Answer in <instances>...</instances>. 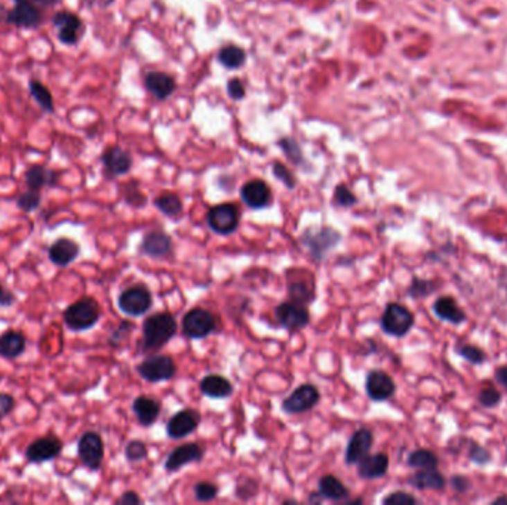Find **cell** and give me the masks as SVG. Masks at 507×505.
<instances>
[{"label":"cell","instance_id":"1","mask_svg":"<svg viewBox=\"0 0 507 505\" xmlns=\"http://www.w3.org/2000/svg\"><path fill=\"white\" fill-rule=\"evenodd\" d=\"M177 333V320L171 313H156L143 323V351H157Z\"/></svg>","mask_w":507,"mask_h":505},{"label":"cell","instance_id":"2","mask_svg":"<svg viewBox=\"0 0 507 505\" xmlns=\"http://www.w3.org/2000/svg\"><path fill=\"white\" fill-rule=\"evenodd\" d=\"M12 9L6 10L5 21L18 28H39L45 19V9L55 6L60 0H14Z\"/></svg>","mask_w":507,"mask_h":505},{"label":"cell","instance_id":"3","mask_svg":"<svg viewBox=\"0 0 507 505\" xmlns=\"http://www.w3.org/2000/svg\"><path fill=\"white\" fill-rule=\"evenodd\" d=\"M100 305L94 298H82L64 311V322L70 331L80 332L94 328L100 320Z\"/></svg>","mask_w":507,"mask_h":505},{"label":"cell","instance_id":"4","mask_svg":"<svg viewBox=\"0 0 507 505\" xmlns=\"http://www.w3.org/2000/svg\"><path fill=\"white\" fill-rule=\"evenodd\" d=\"M341 240V235L331 227H310L303 233L301 244L309 249L313 259L321 261Z\"/></svg>","mask_w":507,"mask_h":505},{"label":"cell","instance_id":"5","mask_svg":"<svg viewBox=\"0 0 507 505\" xmlns=\"http://www.w3.org/2000/svg\"><path fill=\"white\" fill-rule=\"evenodd\" d=\"M382 329L392 336H404L407 335L414 324V315L405 305L398 302H390L382 315Z\"/></svg>","mask_w":507,"mask_h":505},{"label":"cell","instance_id":"6","mask_svg":"<svg viewBox=\"0 0 507 505\" xmlns=\"http://www.w3.org/2000/svg\"><path fill=\"white\" fill-rule=\"evenodd\" d=\"M217 328L215 315L205 309H192L183 318V333L190 340H202Z\"/></svg>","mask_w":507,"mask_h":505},{"label":"cell","instance_id":"7","mask_svg":"<svg viewBox=\"0 0 507 505\" xmlns=\"http://www.w3.org/2000/svg\"><path fill=\"white\" fill-rule=\"evenodd\" d=\"M52 24L57 28V39L62 45L75 46L84 35L83 21L69 10H60V12L54 14Z\"/></svg>","mask_w":507,"mask_h":505},{"label":"cell","instance_id":"8","mask_svg":"<svg viewBox=\"0 0 507 505\" xmlns=\"http://www.w3.org/2000/svg\"><path fill=\"white\" fill-rule=\"evenodd\" d=\"M136 371H139V374L145 381L162 383L175 376L177 365L171 356L159 354L147 357V359H144L139 366H136Z\"/></svg>","mask_w":507,"mask_h":505},{"label":"cell","instance_id":"9","mask_svg":"<svg viewBox=\"0 0 507 505\" xmlns=\"http://www.w3.org/2000/svg\"><path fill=\"white\" fill-rule=\"evenodd\" d=\"M274 318H276L282 328L291 332L301 331L310 323V313L308 305L291 300L278 305L276 310H274Z\"/></svg>","mask_w":507,"mask_h":505},{"label":"cell","instance_id":"10","mask_svg":"<svg viewBox=\"0 0 507 505\" xmlns=\"http://www.w3.org/2000/svg\"><path fill=\"white\" fill-rule=\"evenodd\" d=\"M239 209L233 203H221L209 209L208 226L217 235L227 236L235 233L239 227Z\"/></svg>","mask_w":507,"mask_h":505},{"label":"cell","instance_id":"11","mask_svg":"<svg viewBox=\"0 0 507 505\" xmlns=\"http://www.w3.org/2000/svg\"><path fill=\"white\" fill-rule=\"evenodd\" d=\"M119 309L128 315H139L145 314L152 309L153 298L150 291L143 285H135L128 289H125L118 298Z\"/></svg>","mask_w":507,"mask_h":505},{"label":"cell","instance_id":"12","mask_svg":"<svg viewBox=\"0 0 507 505\" xmlns=\"http://www.w3.org/2000/svg\"><path fill=\"white\" fill-rule=\"evenodd\" d=\"M78 457L82 464L95 471L98 470L104 459L103 439L95 431H87L78 441Z\"/></svg>","mask_w":507,"mask_h":505},{"label":"cell","instance_id":"13","mask_svg":"<svg viewBox=\"0 0 507 505\" xmlns=\"http://www.w3.org/2000/svg\"><path fill=\"white\" fill-rule=\"evenodd\" d=\"M321 393L318 387L313 384H303L285 398L282 402V409L287 414H303L308 412L312 407L318 405Z\"/></svg>","mask_w":507,"mask_h":505},{"label":"cell","instance_id":"14","mask_svg":"<svg viewBox=\"0 0 507 505\" xmlns=\"http://www.w3.org/2000/svg\"><path fill=\"white\" fill-rule=\"evenodd\" d=\"M62 446H64L62 441L55 436L40 437L28 445L26 449V458L35 464H42V462L57 458L62 452Z\"/></svg>","mask_w":507,"mask_h":505},{"label":"cell","instance_id":"15","mask_svg":"<svg viewBox=\"0 0 507 505\" xmlns=\"http://www.w3.org/2000/svg\"><path fill=\"white\" fill-rule=\"evenodd\" d=\"M199 424L200 414L196 409H183L168 421L166 434L169 439H183L192 434Z\"/></svg>","mask_w":507,"mask_h":505},{"label":"cell","instance_id":"16","mask_svg":"<svg viewBox=\"0 0 507 505\" xmlns=\"http://www.w3.org/2000/svg\"><path fill=\"white\" fill-rule=\"evenodd\" d=\"M365 388L368 397L374 402H384L396 392L395 381L384 371H371L366 375Z\"/></svg>","mask_w":507,"mask_h":505},{"label":"cell","instance_id":"17","mask_svg":"<svg viewBox=\"0 0 507 505\" xmlns=\"http://www.w3.org/2000/svg\"><path fill=\"white\" fill-rule=\"evenodd\" d=\"M374 443V434L371 430L368 428H359L355 431V434L350 437L346 448V464L352 466L357 464L364 457H366L371 450Z\"/></svg>","mask_w":507,"mask_h":505},{"label":"cell","instance_id":"18","mask_svg":"<svg viewBox=\"0 0 507 505\" xmlns=\"http://www.w3.org/2000/svg\"><path fill=\"white\" fill-rule=\"evenodd\" d=\"M202 458H204V449L197 443H184L175 448L171 454L168 455L165 462V470L168 472H175L187 464L202 461Z\"/></svg>","mask_w":507,"mask_h":505},{"label":"cell","instance_id":"19","mask_svg":"<svg viewBox=\"0 0 507 505\" xmlns=\"http://www.w3.org/2000/svg\"><path fill=\"white\" fill-rule=\"evenodd\" d=\"M240 197L251 209H263L272 202V190L269 184L261 180H254L242 187Z\"/></svg>","mask_w":507,"mask_h":505},{"label":"cell","instance_id":"20","mask_svg":"<svg viewBox=\"0 0 507 505\" xmlns=\"http://www.w3.org/2000/svg\"><path fill=\"white\" fill-rule=\"evenodd\" d=\"M104 169L110 176H121L128 174L132 167V157L128 152L119 147H109L101 156Z\"/></svg>","mask_w":507,"mask_h":505},{"label":"cell","instance_id":"21","mask_svg":"<svg viewBox=\"0 0 507 505\" xmlns=\"http://www.w3.org/2000/svg\"><path fill=\"white\" fill-rule=\"evenodd\" d=\"M140 250L150 258H166L172 252V239L162 231H152L143 237Z\"/></svg>","mask_w":507,"mask_h":505},{"label":"cell","instance_id":"22","mask_svg":"<svg viewBox=\"0 0 507 505\" xmlns=\"http://www.w3.org/2000/svg\"><path fill=\"white\" fill-rule=\"evenodd\" d=\"M80 248L75 240L61 237L57 239L49 248V259L58 267H67L79 257Z\"/></svg>","mask_w":507,"mask_h":505},{"label":"cell","instance_id":"23","mask_svg":"<svg viewBox=\"0 0 507 505\" xmlns=\"http://www.w3.org/2000/svg\"><path fill=\"white\" fill-rule=\"evenodd\" d=\"M389 468V457L386 454L366 455L357 462V475L365 480L383 477Z\"/></svg>","mask_w":507,"mask_h":505},{"label":"cell","instance_id":"24","mask_svg":"<svg viewBox=\"0 0 507 505\" xmlns=\"http://www.w3.org/2000/svg\"><path fill=\"white\" fill-rule=\"evenodd\" d=\"M24 180L30 190L40 192L44 187H55L58 174L42 165H33L26 171Z\"/></svg>","mask_w":507,"mask_h":505},{"label":"cell","instance_id":"25","mask_svg":"<svg viewBox=\"0 0 507 505\" xmlns=\"http://www.w3.org/2000/svg\"><path fill=\"white\" fill-rule=\"evenodd\" d=\"M132 410L141 425L150 427L161 415V403L152 397L140 396L134 401Z\"/></svg>","mask_w":507,"mask_h":505},{"label":"cell","instance_id":"26","mask_svg":"<svg viewBox=\"0 0 507 505\" xmlns=\"http://www.w3.org/2000/svg\"><path fill=\"white\" fill-rule=\"evenodd\" d=\"M144 85L157 100H166L175 91L174 77L161 71H150L144 77Z\"/></svg>","mask_w":507,"mask_h":505},{"label":"cell","instance_id":"27","mask_svg":"<svg viewBox=\"0 0 507 505\" xmlns=\"http://www.w3.org/2000/svg\"><path fill=\"white\" fill-rule=\"evenodd\" d=\"M200 392L211 398H226L233 393V385L227 378L218 374H211L200 381Z\"/></svg>","mask_w":507,"mask_h":505},{"label":"cell","instance_id":"28","mask_svg":"<svg viewBox=\"0 0 507 505\" xmlns=\"http://www.w3.org/2000/svg\"><path fill=\"white\" fill-rule=\"evenodd\" d=\"M318 492L323 499L334 501V502L347 501V498L350 497V490H348V488L340 479L332 475H326V476L321 477Z\"/></svg>","mask_w":507,"mask_h":505},{"label":"cell","instance_id":"29","mask_svg":"<svg viewBox=\"0 0 507 505\" xmlns=\"http://www.w3.org/2000/svg\"><path fill=\"white\" fill-rule=\"evenodd\" d=\"M26 336L17 331H8L0 336V356L5 359H15L26 350Z\"/></svg>","mask_w":507,"mask_h":505},{"label":"cell","instance_id":"30","mask_svg":"<svg viewBox=\"0 0 507 505\" xmlns=\"http://www.w3.org/2000/svg\"><path fill=\"white\" fill-rule=\"evenodd\" d=\"M435 313L438 318L448 320L451 323H461L466 319L464 311L459 307L457 302L451 297H442L435 302Z\"/></svg>","mask_w":507,"mask_h":505},{"label":"cell","instance_id":"31","mask_svg":"<svg viewBox=\"0 0 507 505\" xmlns=\"http://www.w3.org/2000/svg\"><path fill=\"white\" fill-rule=\"evenodd\" d=\"M28 91L30 95L33 98L39 107L44 110L45 113H55V105H54V98H52L51 91L37 79H30L28 80Z\"/></svg>","mask_w":507,"mask_h":505},{"label":"cell","instance_id":"32","mask_svg":"<svg viewBox=\"0 0 507 505\" xmlns=\"http://www.w3.org/2000/svg\"><path fill=\"white\" fill-rule=\"evenodd\" d=\"M409 483L417 489H442L445 485V479L436 468L418 470V472L409 479Z\"/></svg>","mask_w":507,"mask_h":505},{"label":"cell","instance_id":"33","mask_svg":"<svg viewBox=\"0 0 507 505\" xmlns=\"http://www.w3.org/2000/svg\"><path fill=\"white\" fill-rule=\"evenodd\" d=\"M245 59H247L245 50L242 48H239V46H236V45L224 46L223 49L220 50V54H218L220 64L227 67V68H231V70L244 66Z\"/></svg>","mask_w":507,"mask_h":505},{"label":"cell","instance_id":"34","mask_svg":"<svg viewBox=\"0 0 507 505\" xmlns=\"http://www.w3.org/2000/svg\"><path fill=\"white\" fill-rule=\"evenodd\" d=\"M154 206L166 217H178L183 212V202L174 193H163L156 197Z\"/></svg>","mask_w":507,"mask_h":505},{"label":"cell","instance_id":"35","mask_svg":"<svg viewBox=\"0 0 507 505\" xmlns=\"http://www.w3.org/2000/svg\"><path fill=\"white\" fill-rule=\"evenodd\" d=\"M408 464L416 470H432L438 467V458L430 450L417 449L409 454Z\"/></svg>","mask_w":507,"mask_h":505},{"label":"cell","instance_id":"36","mask_svg":"<svg viewBox=\"0 0 507 505\" xmlns=\"http://www.w3.org/2000/svg\"><path fill=\"white\" fill-rule=\"evenodd\" d=\"M288 295H290L291 301L300 302L304 305H308L309 302H312L314 300V292L309 286V283L301 282L299 279L291 280L288 283Z\"/></svg>","mask_w":507,"mask_h":505},{"label":"cell","instance_id":"37","mask_svg":"<svg viewBox=\"0 0 507 505\" xmlns=\"http://www.w3.org/2000/svg\"><path fill=\"white\" fill-rule=\"evenodd\" d=\"M42 203V196L39 192L36 190H28L24 192L23 194H19V197L17 199V206L18 209L23 210V212H33V210L39 209Z\"/></svg>","mask_w":507,"mask_h":505},{"label":"cell","instance_id":"38","mask_svg":"<svg viewBox=\"0 0 507 505\" xmlns=\"http://www.w3.org/2000/svg\"><path fill=\"white\" fill-rule=\"evenodd\" d=\"M149 455V449L141 440H131L125 448V457L131 462H139L147 458Z\"/></svg>","mask_w":507,"mask_h":505},{"label":"cell","instance_id":"39","mask_svg":"<svg viewBox=\"0 0 507 505\" xmlns=\"http://www.w3.org/2000/svg\"><path fill=\"white\" fill-rule=\"evenodd\" d=\"M334 205L340 206V208H352L356 205L357 199L356 196L352 193L350 188H347L346 185H337L334 190Z\"/></svg>","mask_w":507,"mask_h":505},{"label":"cell","instance_id":"40","mask_svg":"<svg viewBox=\"0 0 507 505\" xmlns=\"http://www.w3.org/2000/svg\"><path fill=\"white\" fill-rule=\"evenodd\" d=\"M218 495V488L211 481H199L195 486V497L200 502H208L215 499Z\"/></svg>","mask_w":507,"mask_h":505},{"label":"cell","instance_id":"41","mask_svg":"<svg viewBox=\"0 0 507 505\" xmlns=\"http://www.w3.org/2000/svg\"><path fill=\"white\" fill-rule=\"evenodd\" d=\"M279 145L282 147V150L285 152V154L288 156V159H291L295 165H300L301 160H303V156H301V150L300 147L297 145V143H295L292 138H283Z\"/></svg>","mask_w":507,"mask_h":505},{"label":"cell","instance_id":"42","mask_svg":"<svg viewBox=\"0 0 507 505\" xmlns=\"http://www.w3.org/2000/svg\"><path fill=\"white\" fill-rule=\"evenodd\" d=\"M273 174H274V176L278 178L279 181H282L285 184V187L294 188L295 184H297V181H295V176L279 162L273 163Z\"/></svg>","mask_w":507,"mask_h":505},{"label":"cell","instance_id":"43","mask_svg":"<svg viewBox=\"0 0 507 505\" xmlns=\"http://www.w3.org/2000/svg\"><path fill=\"white\" fill-rule=\"evenodd\" d=\"M383 504H390V505H405V504H417V499L413 497V495H409V493H407V492H400V490H398V492H393V493H390V495L389 497H386L384 499H383Z\"/></svg>","mask_w":507,"mask_h":505},{"label":"cell","instance_id":"44","mask_svg":"<svg viewBox=\"0 0 507 505\" xmlns=\"http://www.w3.org/2000/svg\"><path fill=\"white\" fill-rule=\"evenodd\" d=\"M479 402L483 406L492 407V406H495L500 402V393L495 390V388H491V387L483 388V390L479 394Z\"/></svg>","mask_w":507,"mask_h":505},{"label":"cell","instance_id":"45","mask_svg":"<svg viewBox=\"0 0 507 505\" xmlns=\"http://www.w3.org/2000/svg\"><path fill=\"white\" fill-rule=\"evenodd\" d=\"M460 354L472 363H481L485 359V354L478 349V347L473 345H463L460 349Z\"/></svg>","mask_w":507,"mask_h":505},{"label":"cell","instance_id":"46","mask_svg":"<svg viewBox=\"0 0 507 505\" xmlns=\"http://www.w3.org/2000/svg\"><path fill=\"white\" fill-rule=\"evenodd\" d=\"M227 92H229V95L231 98H233V100H236V101L242 100V98L245 97V86H244V83H242L239 79H231V80H229V83H227Z\"/></svg>","mask_w":507,"mask_h":505},{"label":"cell","instance_id":"47","mask_svg":"<svg viewBox=\"0 0 507 505\" xmlns=\"http://www.w3.org/2000/svg\"><path fill=\"white\" fill-rule=\"evenodd\" d=\"M14 406H15V401L12 396H9L6 393H0V419L8 416L10 412H12Z\"/></svg>","mask_w":507,"mask_h":505},{"label":"cell","instance_id":"48","mask_svg":"<svg viewBox=\"0 0 507 505\" xmlns=\"http://www.w3.org/2000/svg\"><path fill=\"white\" fill-rule=\"evenodd\" d=\"M132 328H134V324H132V323H130V322H122L119 328L116 329V331H114V333L112 335L110 342H112L113 345H118V344L125 338V336L128 335V333L132 331Z\"/></svg>","mask_w":507,"mask_h":505},{"label":"cell","instance_id":"49","mask_svg":"<svg viewBox=\"0 0 507 505\" xmlns=\"http://www.w3.org/2000/svg\"><path fill=\"white\" fill-rule=\"evenodd\" d=\"M141 502H143L141 498L132 490L125 492L123 495L118 501H116V504H122V505H135V504H141Z\"/></svg>","mask_w":507,"mask_h":505},{"label":"cell","instance_id":"50","mask_svg":"<svg viewBox=\"0 0 507 505\" xmlns=\"http://www.w3.org/2000/svg\"><path fill=\"white\" fill-rule=\"evenodd\" d=\"M14 302H15L14 293L0 285V307H10Z\"/></svg>","mask_w":507,"mask_h":505},{"label":"cell","instance_id":"51","mask_svg":"<svg viewBox=\"0 0 507 505\" xmlns=\"http://www.w3.org/2000/svg\"><path fill=\"white\" fill-rule=\"evenodd\" d=\"M495 378H497V380L500 381V384L503 387H506V390H507V366L500 367V369L495 372Z\"/></svg>","mask_w":507,"mask_h":505}]
</instances>
